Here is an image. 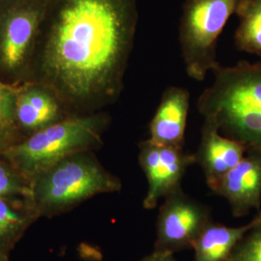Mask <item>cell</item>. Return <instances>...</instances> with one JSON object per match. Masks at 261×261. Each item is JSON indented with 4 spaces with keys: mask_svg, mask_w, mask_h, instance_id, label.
I'll list each match as a JSON object with an SVG mask.
<instances>
[{
    "mask_svg": "<svg viewBox=\"0 0 261 261\" xmlns=\"http://www.w3.org/2000/svg\"><path fill=\"white\" fill-rule=\"evenodd\" d=\"M213 193L227 200L236 218L252 210L260 212V150H247L244 158L222 178Z\"/></svg>",
    "mask_w": 261,
    "mask_h": 261,
    "instance_id": "10",
    "label": "cell"
},
{
    "mask_svg": "<svg viewBox=\"0 0 261 261\" xmlns=\"http://www.w3.org/2000/svg\"><path fill=\"white\" fill-rule=\"evenodd\" d=\"M190 92L186 88L169 86L162 96L149 124L148 140L164 146L184 148Z\"/></svg>",
    "mask_w": 261,
    "mask_h": 261,
    "instance_id": "12",
    "label": "cell"
},
{
    "mask_svg": "<svg viewBox=\"0 0 261 261\" xmlns=\"http://www.w3.org/2000/svg\"><path fill=\"white\" fill-rule=\"evenodd\" d=\"M74 116L55 89L28 82L18 86L15 122L21 139Z\"/></svg>",
    "mask_w": 261,
    "mask_h": 261,
    "instance_id": "9",
    "label": "cell"
},
{
    "mask_svg": "<svg viewBox=\"0 0 261 261\" xmlns=\"http://www.w3.org/2000/svg\"><path fill=\"white\" fill-rule=\"evenodd\" d=\"M18 86L0 82V154L22 140L15 122Z\"/></svg>",
    "mask_w": 261,
    "mask_h": 261,
    "instance_id": "16",
    "label": "cell"
},
{
    "mask_svg": "<svg viewBox=\"0 0 261 261\" xmlns=\"http://www.w3.org/2000/svg\"><path fill=\"white\" fill-rule=\"evenodd\" d=\"M235 13L239 19L234 34L235 46L261 59V0H240Z\"/></svg>",
    "mask_w": 261,
    "mask_h": 261,
    "instance_id": "15",
    "label": "cell"
},
{
    "mask_svg": "<svg viewBox=\"0 0 261 261\" xmlns=\"http://www.w3.org/2000/svg\"><path fill=\"white\" fill-rule=\"evenodd\" d=\"M247 148L241 142L222 135L214 125L204 122L196 156L206 183L213 192L224 175L244 158Z\"/></svg>",
    "mask_w": 261,
    "mask_h": 261,
    "instance_id": "11",
    "label": "cell"
},
{
    "mask_svg": "<svg viewBox=\"0 0 261 261\" xmlns=\"http://www.w3.org/2000/svg\"><path fill=\"white\" fill-rule=\"evenodd\" d=\"M111 122V115L103 111L74 115L20 140L0 156L31 184L34 178L62 159L101 148L103 133Z\"/></svg>",
    "mask_w": 261,
    "mask_h": 261,
    "instance_id": "3",
    "label": "cell"
},
{
    "mask_svg": "<svg viewBox=\"0 0 261 261\" xmlns=\"http://www.w3.org/2000/svg\"><path fill=\"white\" fill-rule=\"evenodd\" d=\"M30 185V198L40 218L64 214L93 196L122 189L121 180L105 168L94 151L62 159Z\"/></svg>",
    "mask_w": 261,
    "mask_h": 261,
    "instance_id": "4",
    "label": "cell"
},
{
    "mask_svg": "<svg viewBox=\"0 0 261 261\" xmlns=\"http://www.w3.org/2000/svg\"><path fill=\"white\" fill-rule=\"evenodd\" d=\"M39 218L30 196L0 197V252L9 254Z\"/></svg>",
    "mask_w": 261,
    "mask_h": 261,
    "instance_id": "14",
    "label": "cell"
},
{
    "mask_svg": "<svg viewBox=\"0 0 261 261\" xmlns=\"http://www.w3.org/2000/svg\"><path fill=\"white\" fill-rule=\"evenodd\" d=\"M140 261H178L174 254L171 253H165V252H154L150 253L149 255H146Z\"/></svg>",
    "mask_w": 261,
    "mask_h": 261,
    "instance_id": "19",
    "label": "cell"
},
{
    "mask_svg": "<svg viewBox=\"0 0 261 261\" xmlns=\"http://www.w3.org/2000/svg\"><path fill=\"white\" fill-rule=\"evenodd\" d=\"M0 261H9V254L0 252Z\"/></svg>",
    "mask_w": 261,
    "mask_h": 261,
    "instance_id": "20",
    "label": "cell"
},
{
    "mask_svg": "<svg viewBox=\"0 0 261 261\" xmlns=\"http://www.w3.org/2000/svg\"><path fill=\"white\" fill-rule=\"evenodd\" d=\"M212 72L213 84L197 101L204 122L247 150L261 151V59L228 67L219 64Z\"/></svg>",
    "mask_w": 261,
    "mask_h": 261,
    "instance_id": "2",
    "label": "cell"
},
{
    "mask_svg": "<svg viewBox=\"0 0 261 261\" xmlns=\"http://www.w3.org/2000/svg\"><path fill=\"white\" fill-rule=\"evenodd\" d=\"M160 208L154 251L174 254L193 246L211 220L210 210L181 187L164 198Z\"/></svg>",
    "mask_w": 261,
    "mask_h": 261,
    "instance_id": "7",
    "label": "cell"
},
{
    "mask_svg": "<svg viewBox=\"0 0 261 261\" xmlns=\"http://www.w3.org/2000/svg\"><path fill=\"white\" fill-rule=\"evenodd\" d=\"M139 148V163L148 184L143 207L151 210L161 198L181 187L187 169L196 164V156L184 148L160 145L150 140L140 141Z\"/></svg>",
    "mask_w": 261,
    "mask_h": 261,
    "instance_id": "8",
    "label": "cell"
},
{
    "mask_svg": "<svg viewBox=\"0 0 261 261\" xmlns=\"http://www.w3.org/2000/svg\"><path fill=\"white\" fill-rule=\"evenodd\" d=\"M260 212L241 226H227L211 221L193 246L195 261L225 260L243 236L256 224Z\"/></svg>",
    "mask_w": 261,
    "mask_h": 261,
    "instance_id": "13",
    "label": "cell"
},
{
    "mask_svg": "<svg viewBox=\"0 0 261 261\" xmlns=\"http://www.w3.org/2000/svg\"><path fill=\"white\" fill-rule=\"evenodd\" d=\"M47 0H0V82L27 83Z\"/></svg>",
    "mask_w": 261,
    "mask_h": 261,
    "instance_id": "6",
    "label": "cell"
},
{
    "mask_svg": "<svg viewBox=\"0 0 261 261\" xmlns=\"http://www.w3.org/2000/svg\"><path fill=\"white\" fill-rule=\"evenodd\" d=\"M240 0H186L179 25V44L187 75L203 82L213 71L217 45Z\"/></svg>",
    "mask_w": 261,
    "mask_h": 261,
    "instance_id": "5",
    "label": "cell"
},
{
    "mask_svg": "<svg viewBox=\"0 0 261 261\" xmlns=\"http://www.w3.org/2000/svg\"><path fill=\"white\" fill-rule=\"evenodd\" d=\"M30 195V183L11 163L0 156V197Z\"/></svg>",
    "mask_w": 261,
    "mask_h": 261,
    "instance_id": "17",
    "label": "cell"
},
{
    "mask_svg": "<svg viewBox=\"0 0 261 261\" xmlns=\"http://www.w3.org/2000/svg\"><path fill=\"white\" fill-rule=\"evenodd\" d=\"M139 21L137 0H47L28 82L55 89L73 115L117 102Z\"/></svg>",
    "mask_w": 261,
    "mask_h": 261,
    "instance_id": "1",
    "label": "cell"
},
{
    "mask_svg": "<svg viewBox=\"0 0 261 261\" xmlns=\"http://www.w3.org/2000/svg\"><path fill=\"white\" fill-rule=\"evenodd\" d=\"M224 261H261V212L256 224L243 236Z\"/></svg>",
    "mask_w": 261,
    "mask_h": 261,
    "instance_id": "18",
    "label": "cell"
}]
</instances>
